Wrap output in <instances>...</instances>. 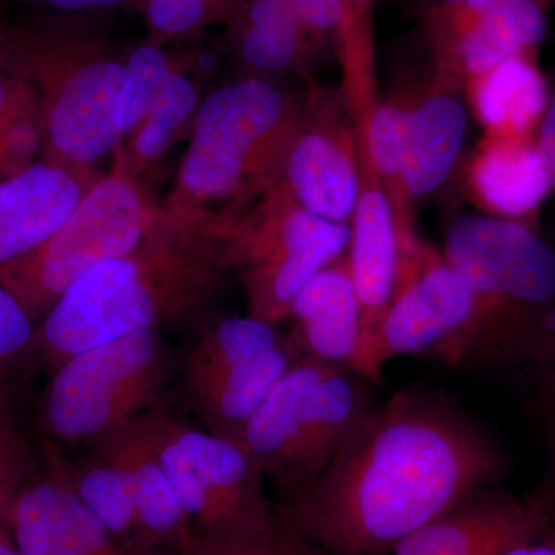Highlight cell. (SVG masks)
<instances>
[{
    "label": "cell",
    "instance_id": "6da1fadb",
    "mask_svg": "<svg viewBox=\"0 0 555 555\" xmlns=\"http://www.w3.org/2000/svg\"><path fill=\"white\" fill-rule=\"evenodd\" d=\"M499 441L444 396L404 387L374 406L278 524L324 555H386L505 476Z\"/></svg>",
    "mask_w": 555,
    "mask_h": 555
},
{
    "label": "cell",
    "instance_id": "7a4b0ae2",
    "mask_svg": "<svg viewBox=\"0 0 555 555\" xmlns=\"http://www.w3.org/2000/svg\"><path fill=\"white\" fill-rule=\"evenodd\" d=\"M224 269L219 238L155 225L137 250L102 262L62 294L36 327L33 357L54 371L90 347L185 323Z\"/></svg>",
    "mask_w": 555,
    "mask_h": 555
},
{
    "label": "cell",
    "instance_id": "3957f363",
    "mask_svg": "<svg viewBox=\"0 0 555 555\" xmlns=\"http://www.w3.org/2000/svg\"><path fill=\"white\" fill-rule=\"evenodd\" d=\"M443 258L473 312L437 357L467 371L528 366L555 327L554 248L521 222L469 215L449 229Z\"/></svg>",
    "mask_w": 555,
    "mask_h": 555
},
{
    "label": "cell",
    "instance_id": "277c9868",
    "mask_svg": "<svg viewBox=\"0 0 555 555\" xmlns=\"http://www.w3.org/2000/svg\"><path fill=\"white\" fill-rule=\"evenodd\" d=\"M366 379L299 358L251 416L240 444L284 503L305 494L372 411Z\"/></svg>",
    "mask_w": 555,
    "mask_h": 555
},
{
    "label": "cell",
    "instance_id": "5b68a950",
    "mask_svg": "<svg viewBox=\"0 0 555 555\" xmlns=\"http://www.w3.org/2000/svg\"><path fill=\"white\" fill-rule=\"evenodd\" d=\"M173 371L159 332H138L90 347L54 369L40 422L64 443H98L159 408Z\"/></svg>",
    "mask_w": 555,
    "mask_h": 555
},
{
    "label": "cell",
    "instance_id": "8992f818",
    "mask_svg": "<svg viewBox=\"0 0 555 555\" xmlns=\"http://www.w3.org/2000/svg\"><path fill=\"white\" fill-rule=\"evenodd\" d=\"M138 425L158 456L192 531L219 539L255 537L278 525L264 477L243 444L156 408Z\"/></svg>",
    "mask_w": 555,
    "mask_h": 555
},
{
    "label": "cell",
    "instance_id": "52a82bcc",
    "mask_svg": "<svg viewBox=\"0 0 555 555\" xmlns=\"http://www.w3.org/2000/svg\"><path fill=\"white\" fill-rule=\"evenodd\" d=\"M155 228L129 179L113 175L93 185L49 241L0 269V284L36 327L79 278L127 257Z\"/></svg>",
    "mask_w": 555,
    "mask_h": 555
},
{
    "label": "cell",
    "instance_id": "ba28073f",
    "mask_svg": "<svg viewBox=\"0 0 555 555\" xmlns=\"http://www.w3.org/2000/svg\"><path fill=\"white\" fill-rule=\"evenodd\" d=\"M288 334L257 318L207 327L182 361V389L204 427L240 443L276 383L302 358Z\"/></svg>",
    "mask_w": 555,
    "mask_h": 555
},
{
    "label": "cell",
    "instance_id": "9c48e42d",
    "mask_svg": "<svg viewBox=\"0 0 555 555\" xmlns=\"http://www.w3.org/2000/svg\"><path fill=\"white\" fill-rule=\"evenodd\" d=\"M283 93L266 80L229 83L201 105L179 184L195 199L233 195L286 122Z\"/></svg>",
    "mask_w": 555,
    "mask_h": 555
},
{
    "label": "cell",
    "instance_id": "30bf717a",
    "mask_svg": "<svg viewBox=\"0 0 555 555\" xmlns=\"http://www.w3.org/2000/svg\"><path fill=\"white\" fill-rule=\"evenodd\" d=\"M473 312V295L433 248L409 238L401 244L396 294L374 338L350 361V371L372 385L390 361L434 356L462 331Z\"/></svg>",
    "mask_w": 555,
    "mask_h": 555
},
{
    "label": "cell",
    "instance_id": "8fae6325",
    "mask_svg": "<svg viewBox=\"0 0 555 555\" xmlns=\"http://www.w3.org/2000/svg\"><path fill=\"white\" fill-rule=\"evenodd\" d=\"M349 243V225L295 207L258 228L225 236L222 251L225 266L243 272L248 315L278 326L287 320L298 292L341 258Z\"/></svg>",
    "mask_w": 555,
    "mask_h": 555
},
{
    "label": "cell",
    "instance_id": "7c38bea8",
    "mask_svg": "<svg viewBox=\"0 0 555 555\" xmlns=\"http://www.w3.org/2000/svg\"><path fill=\"white\" fill-rule=\"evenodd\" d=\"M554 517L550 492L516 496L491 486L467 495L386 555H505Z\"/></svg>",
    "mask_w": 555,
    "mask_h": 555
},
{
    "label": "cell",
    "instance_id": "4fadbf2b",
    "mask_svg": "<svg viewBox=\"0 0 555 555\" xmlns=\"http://www.w3.org/2000/svg\"><path fill=\"white\" fill-rule=\"evenodd\" d=\"M7 526L21 555H137L83 505L60 459L22 489Z\"/></svg>",
    "mask_w": 555,
    "mask_h": 555
},
{
    "label": "cell",
    "instance_id": "5bb4252c",
    "mask_svg": "<svg viewBox=\"0 0 555 555\" xmlns=\"http://www.w3.org/2000/svg\"><path fill=\"white\" fill-rule=\"evenodd\" d=\"M347 248L361 315L357 353L372 341L396 294L401 259V225L385 190L366 175L361 185ZM356 353V356H357ZM353 360V358H352ZM349 367V366H347Z\"/></svg>",
    "mask_w": 555,
    "mask_h": 555
},
{
    "label": "cell",
    "instance_id": "9a60e30c",
    "mask_svg": "<svg viewBox=\"0 0 555 555\" xmlns=\"http://www.w3.org/2000/svg\"><path fill=\"white\" fill-rule=\"evenodd\" d=\"M80 199L78 179L50 163L0 181V269L49 241Z\"/></svg>",
    "mask_w": 555,
    "mask_h": 555
},
{
    "label": "cell",
    "instance_id": "2e32d148",
    "mask_svg": "<svg viewBox=\"0 0 555 555\" xmlns=\"http://www.w3.org/2000/svg\"><path fill=\"white\" fill-rule=\"evenodd\" d=\"M287 320L302 356L349 366L360 346L361 315L347 251L298 292Z\"/></svg>",
    "mask_w": 555,
    "mask_h": 555
},
{
    "label": "cell",
    "instance_id": "e0dca14e",
    "mask_svg": "<svg viewBox=\"0 0 555 555\" xmlns=\"http://www.w3.org/2000/svg\"><path fill=\"white\" fill-rule=\"evenodd\" d=\"M470 185L491 217L529 225L551 190L537 137H488L470 169Z\"/></svg>",
    "mask_w": 555,
    "mask_h": 555
},
{
    "label": "cell",
    "instance_id": "ac0fdd59",
    "mask_svg": "<svg viewBox=\"0 0 555 555\" xmlns=\"http://www.w3.org/2000/svg\"><path fill=\"white\" fill-rule=\"evenodd\" d=\"M286 173L299 207L339 224L352 219L363 184L346 134L328 130L302 134L288 153Z\"/></svg>",
    "mask_w": 555,
    "mask_h": 555
},
{
    "label": "cell",
    "instance_id": "d6986e66",
    "mask_svg": "<svg viewBox=\"0 0 555 555\" xmlns=\"http://www.w3.org/2000/svg\"><path fill=\"white\" fill-rule=\"evenodd\" d=\"M93 447L94 452L122 467L130 477L137 496L139 539L169 543L177 553L192 526L138 418Z\"/></svg>",
    "mask_w": 555,
    "mask_h": 555
},
{
    "label": "cell",
    "instance_id": "ffe728a7",
    "mask_svg": "<svg viewBox=\"0 0 555 555\" xmlns=\"http://www.w3.org/2000/svg\"><path fill=\"white\" fill-rule=\"evenodd\" d=\"M467 112L449 94H434L409 109L406 158L400 184L411 198L443 185L465 145Z\"/></svg>",
    "mask_w": 555,
    "mask_h": 555
},
{
    "label": "cell",
    "instance_id": "44dd1931",
    "mask_svg": "<svg viewBox=\"0 0 555 555\" xmlns=\"http://www.w3.org/2000/svg\"><path fill=\"white\" fill-rule=\"evenodd\" d=\"M550 96L531 56L511 57L474 79V108L488 137H537Z\"/></svg>",
    "mask_w": 555,
    "mask_h": 555
},
{
    "label": "cell",
    "instance_id": "7402d4cb",
    "mask_svg": "<svg viewBox=\"0 0 555 555\" xmlns=\"http://www.w3.org/2000/svg\"><path fill=\"white\" fill-rule=\"evenodd\" d=\"M546 14L539 0H499L473 17L456 42V62L477 79L511 57L531 56L546 36Z\"/></svg>",
    "mask_w": 555,
    "mask_h": 555
},
{
    "label": "cell",
    "instance_id": "603a6c76",
    "mask_svg": "<svg viewBox=\"0 0 555 555\" xmlns=\"http://www.w3.org/2000/svg\"><path fill=\"white\" fill-rule=\"evenodd\" d=\"M64 466L79 499L109 534L119 542L139 539L137 496L122 467L98 452L79 465Z\"/></svg>",
    "mask_w": 555,
    "mask_h": 555
},
{
    "label": "cell",
    "instance_id": "cb8c5ba5",
    "mask_svg": "<svg viewBox=\"0 0 555 555\" xmlns=\"http://www.w3.org/2000/svg\"><path fill=\"white\" fill-rule=\"evenodd\" d=\"M302 31L287 0H251L241 33V56L257 72H283L298 56Z\"/></svg>",
    "mask_w": 555,
    "mask_h": 555
},
{
    "label": "cell",
    "instance_id": "d4e9b609",
    "mask_svg": "<svg viewBox=\"0 0 555 555\" xmlns=\"http://www.w3.org/2000/svg\"><path fill=\"white\" fill-rule=\"evenodd\" d=\"M43 142L42 108L28 80L0 69V177H14L33 166Z\"/></svg>",
    "mask_w": 555,
    "mask_h": 555
},
{
    "label": "cell",
    "instance_id": "484cf974",
    "mask_svg": "<svg viewBox=\"0 0 555 555\" xmlns=\"http://www.w3.org/2000/svg\"><path fill=\"white\" fill-rule=\"evenodd\" d=\"M196 101L198 94L192 80L171 72L158 101L139 126L138 137L134 139L138 156L144 159L159 156L170 144L179 127L189 118Z\"/></svg>",
    "mask_w": 555,
    "mask_h": 555
},
{
    "label": "cell",
    "instance_id": "4316f807",
    "mask_svg": "<svg viewBox=\"0 0 555 555\" xmlns=\"http://www.w3.org/2000/svg\"><path fill=\"white\" fill-rule=\"evenodd\" d=\"M409 109L397 104H375L361 122L366 163L379 177L400 181L406 158Z\"/></svg>",
    "mask_w": 555,
    "mask_h": 555
},
{
    "label": "cell",
    "instance_id": "83f0119b",
    "mask_svg": "<svg viewBox=\"0 0 555 555\" xmlns=\"http://www.w3.org/2000/svg\"><path fill=\"white\" fill-rule=\"evenodd\" d=\"M127 86L124 93V133L138 129L158 101L171 73L163 51L155 46H141L130 54L126 65Z\"/></svg>",
    "mask_w": 555,
    "mask_h": 555
},
{
    "label": "cell",
    "instance_id": "f1b7e54d",
    "mask_svg": "<svg viewBox=\"0 0 555 555\" xmlns=\"http://www.w3.org/2000/svg\"><path fill=\"white\" fill-rule=\"evenodd\" d=\"M278 520V518H276ZM177 555H324L280 524L261 535L219 539L190 531Z\"/></svg>",
    "mask_w": 555,
    "mask_h": 555
},
{
    "label": "cell",
    "instance_id": "f546056e",
    "mask_svg": "<svg viewBox=\"0 0 555 555\" xmlns=\"http://www.w3.org/2000/svg\"><path fill=\"white\" fill-rule=\"evenodd\" d=\"M36 326L16 297L0 284V409L10 406L11 383L33 358Z\"/></svg>",
    "mask_w": 555,
    "mask_h": 555
},
{
    "label": "cell",
    "instance_id": "4dcf8cb0",
    "mask_svg": "<svg viewBox=\"0 0 555 555\" xmlns=\"http://www.w3.org/2000/svg\"><path fill=\"white\" fill-rule=\"evenodd\" d=\"M35 455L11 409H0V529L7 528L10 511L31 480Z\"/></svg>",
    "mask_w": 555,
    "mask_h": 555
},
{
    "label": "cell",
    "instance_id": "1f68e13d",
    "mask_svg": "<svg viewBox=\"0 0 555 555\" xmlns=\"http://www.w3.org/2000/svg\"><path fill=\"white\" fill-rule=\"evenodd\" d=\"M228 0H145V16L158 35L179 36L196 30L224 9Z\"/></svg>",
    "mask_w": 555,
    "mask_h": 555
},
{
    "label": "cell",
    "instance_id": "d6a6232c",
    "mask_svg": "<svg viewBox=\"0 0 555 555\" xmlns=\"http://www.w3.org/2000/svg\"><path fill=\"white\" fill-rule=\"evenodd\" d=\"M543 414H555V327L526 366Z\"/></svg>",
    "mask_w": 555,
    "mask_h": 555
},
{
    "label": "cell",
    "instance_id": "836d02e7",
    "mask_svg": "<svg viewBox=\"0 0 555 555\" xmlns=\"http://www.w3.org/2000/svg\"><path fill=\"white\" fill-rule=\"evenodd\" d=\"M302 27L328 31L345 24L347 0H287Z\"/></svg>",
    "mask_w": 555,
    "mask_h": 555
},
{
    "label": "cell",
    "instance_id": "e575fe53",
    "mask_svg": "<svg viewBox=\"0 0 555 555\" xmlns=\"http://www.w3.org/2000/svg\"><path fill=\"white\" fill-rule=\"evenodd\" d=\"M537 142H539L540 152L545 159L551 190L555 195V90L551 93L545 115H543L539 131H537Z\"/></svg>",
    "mask_w": 555,
    "mask_h": 555
},
{
    "label": "cell",
    "instance_id": "d590c367",
    "mask_svg": "<svg viewBox=\"0 0 555 555\" xmlns=\"http://www.w3.org/2000/svg\"><path fill=\"white\" fill-rule=\"evenodd\" d=\"M505 555H555V517L545 528L511 547Z\"/></svg>",
    "mask_w": 555,
    "mask_h": 555
},
{
    "label": "cell",
    "instance_id": "8d00e7d4",
    "mask_svg": "<svg viewBox=\"0 0 555 555\" xmlns=\"http://www.w3.org/2000/svg\"><path fill=\"white\" fill-rule=\"evenodd\" d=\"M42 9L56 11V13H78V11L109 9L120 5L129 0H27Z\"/></svg>",
    "mask_w": 555,
    "mask_h": 555
},
{
    "label": "cell",
    "instance_id": "74e56055",
    "mask_svg": "<svg viewBox=\"0 0 555 555\" xmlns=\"http://www.w3.org/2000/svg\"><path fill=\"white\" fill-rule=\"evenodd\" d=\"M545 447L547 473L551 477L550 494L555 496V414L546 416Z\"/></svg>",
    "mask_w": 555,
    "mask_h": 555
},
{
    "label": "cell",
    "instance_id": "f35d334b",
    "mask_svg": "<svg viewBox=\"0 0 555 555\" xmlns=\"http://www.w3.org/2000/svg\"><path fill=\"white\" fill-rule=\"evenodd\" d=\"M496 2H499V0H465L462 5L465 7L467 14L476 17L491 10L492 7L496 5Z\"/></svg>",
    "mask_w": 555,
    "mask_h": 555
},
{
    "label": "cell",
    "instance_id": "ab89813d",
    "mask_svg": "<svg viewBox=\"0 0 555 555\" xmlns=\"http://www.w3.org/2000/svg\"><path fill=\"white\" fill-rule=\"evenodd\" d=\"M0 555H21L13 540L7 534V528L0 529Z\"/></svg>",
    "mask_w": 555,
    "mask_h": 555
},
{
    "label": "cell",
    "instance_id": "60d3db41",
    "mask_svg": "<svg viewBox=\"0 0 555 555\" xmlns=\"http://www.w3.org/2000/svg\"><path fill=\"white\" fill-rule=\"evenodd\" d=\"M10 28L11 25H7L5 22L0 21V54H2L3 49L7 47V42H9Z\"/></svg>",
    "mask_w": 555,
    "mask_h": 555
},
{
    "label": "cell",
    "instance_id": "b9f144b4",
    "mask_svg": "<svg viewBox=\"0 0 555 555\" xmlns=\"http://www.w3.org/2000/svg\"><path fill=\"white\" fill-rule=\"evenodd\" d=\"M361 2H363V0H347V13L352 10L353 5L358 7Z\"/></svg>",
    "mask_w": 555,
    "mask_h": 555
},
{
    "label": "cell",
    "instance_id": "7bdbcfd3",
    "mask_svg": "<svg viewBox=\"0 0 555 555\" xmlns=\"http://www.w3.org/2000/svg\"><path fill=\"white\" fill-rule=\"evenodd\" d=\"M444 2H448V3H463V2H465V0H444Z\"/></svg>",
    "mask_w": 555,
    "mask_h": 555
}]
</instances>
